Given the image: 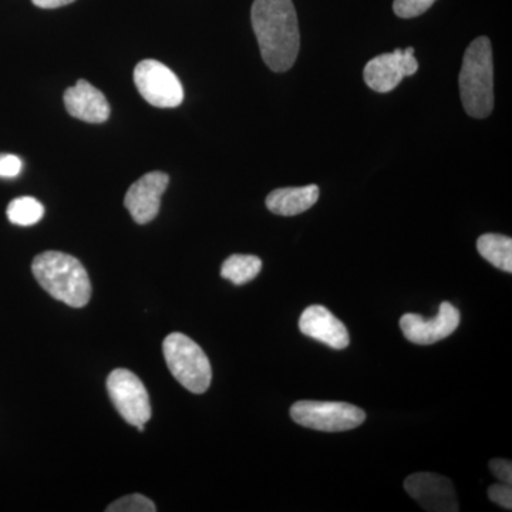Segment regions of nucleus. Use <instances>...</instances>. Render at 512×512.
<instances>
[{"label": "nucleus", "instance_id": "39448f33", "mask_svg": "<svg viewBox=\"0 0 512 512\" xmlns=\"http://www.w3.org/2000/svg\"><path fill=\"white\" fill-rule=\"evenodd\" d=\"M291 417L306 429L339 433L362 426L366 413L349 403L302 400L291 407Z\"/></svg>", "mask_w": 512, "mask_h": 512}, {"label": "nucleus", "instance_id": "f3484780", "mask_svg": "<svg viewBox=\"0 0 512 512\" xmlns=\"http://www.w3.org/2000/svg\"><path fill=\"white\" fill-rule=\"evenodd\" d=\"M9 221L20 227H30L42 220L45 208L36 198L20 197L10 202L8 211Z\"/></svg>", "mask_w": 512, "mask_h": 512}, {"label": "nucleus", "instance_id": "9d476101", "mask_svg": "<svg viewBox=\"0 0 512 512\" xmlns=\"http://www.w3.org/2000/svg\"><path fill=\"white\" fill-rule=\"evenodd\" d=\"M404 490L421 505L423 510L430 512L460 511L453 483L439 474H412L404 481Z\"/></svg>", "mask_w": 512, "mask_h": 512}, {"label": "nucleus", "instance_id": "f03ea898", "mask_svg": "<svg viewBox=\"0 0 512 512\" xmlns=\"http://www.w3.org/2000/svg\"><path fill=\"white\" fill-rule=\"evenodd\" d=\"M36 281L50 296L72 308H83L92 298L89 274L79 259L64 252L37 255L32 265Z\"/></svg>", "mask_w": 512, "mask_h": 512}, {"label": "nucleus", "instance_id": "412c9836", "mask_svg": "<svg viewBox=\"0 0 512 512\" xmlns=\"http://www.w3.org/2000/svg\"><path fill=\"white\" fill-rule=\"evenodd\" d=\"M23 170L22 160L15 154H0V178L18 177Z\"/></svg>", "mask_w": 512, "mask_h": 512}, {"label": "nucleus", "instance_id": "6ab92c4d", "mask_svg": "<svg viewBox=\"0 0 512 512\" xmlns=\"http://www.w3.org/2000/svg\"><path fill=\"white\" fill-rule=\"evenodd\" d=\"M436 0H394L393 10L399 18L412 19L423 15Z\"/></svg>", "mask_w": 512, "mask_h": 512}, {"label": "nucleus", "instance_id": "20e7f679", "mask_svg": "<svg viewBox=\"0 0 512 512\" xmlns=\"http://www.w3.org/2000/svg\"><path fill=\"white\" fill-rule=\"evenodd\" d=\"M163 352L171 375L181 386L195 394H202L210 389V359L194 340L183 333H171L164 340Z\"/></svg>", "mask_w": 512, "mask_h": 512}, {"label": "nucleus", "instance_id": "6e6552de", "mask_svg": "<svg viewBox=\"0 0 512 512\" xmlns=\"http://www.w3.org/2000/svg\"><path fill=\"white\" fill-rule=\"evenodd\" d=\"M419 70V62L414 57L413 47L396 49L384 53L366 64L365 82L373 92L389 93L396 89L404 77L413 76Z\"/></svg>", "mask_w": 512, "mask_h": 512}, {"label": "nucleus", "instance_id": "7ed1b4c3", "mask_svg": "<svg viewBox=\"0 0 512 512\" xmlns=\"http://www.w3.org/2000/svg\"><path fill=\"white\" fill-rule=\"evenodd\" d=\"M464 109L474 119L490 116L494 107L493 47L487 36L477 37L464 55L460 72Z\"/></svg>", "mask_w": 512, "mask_h": 512}, {"label": "nucleus", "instance_id": "f257e3e1", "mask_svg": "<svg viewBox=\"0 0 512 512\" xmlns=\"http://www.w3.org/2000/svg\"><path fill=\"white\" fill-rule=\"evenodd\" d=\"M251 20L266 66L272 72H288L301 47L298 16L292 0H254Z\"/></svg>", "mask_w": 512, "mask_h": 512}, {"label": "nucleus", "instance_id": "4be33fe9", "mask_svg": "<svg viewBox=\"0 0 512 512\" xmlns=\"http://www.w3.org/2000/svg\"><path fill=\"white\" fill-rule=\"evenodd\" d=\"M490 471L501 483L512 484V463L503 458H494L490 461Z\"/></svg>", "mask_w": 512, "mask_h": 512}, {"label": "nucleus", "instance_id": "dca6fc26", "mask_svg": "<svg viewBox=\"0 0 512 512\" xmlns=\"http://www.w3.org/2000/svg\"><path fill=\"white\" fill-rule=\"evenodd\" d=\"M262 269V261L255 255H231L222 264L221 276L234 285H245L254 281Z\"/></svg>", "mask_w": 512, "mask_h": 512}, {"label": "nucleus", "instance_id": "aec40b11", "mask_svg": "<svg viewBox=\"0 0 512 512\" xmlns=\"http://www.w3.org/2000/svg\"><path fill=\"white\" fill-rule=\"evenodd\" d=\"M488 497L493 503L500 505L505 510H512V488L511 484L498 483L488 488Z\"/></svg>", "mask_w": 512, "mask_h": 512}, {"label": "nucleus", "instance_id": "4468645a", "mask_svg": "<svg viewBox=\"0 0 512 512\" xmlns=\"http://www.w3.org/2000/svg\"><path fill=\"white\" fill-rule=\"evenodd\" d=\"M319 200L318 185L306 187L279 188L266 197V207L276 215L293 217L308 211Z\"/></svg>", "mask_w": 512, "mask_h": 512}, {"label": "nucleus", "instance_id": "5701e85b", "mask_svg": "<svg viewBox=\"0 0 512 512\" xmlns=\"http://www.w3.org/2000/svg\"><path fill=\"white\" fill-rule=\"evenodd\" d=\"M33 5L37 8L42 9H56L62 8V6L70 5L74 0H32Z\"/></svg>", "mask_w": 512, "mask_h": 512}, {"label": "nucleus", "instance_id": "2eb2a0df", "mask_svg": "<svg viewBox=\"0 0 512 512\" xmlns=\"http://www.w3.org/2000/svg\"><path fill=\"white\" fill-rule=\"evenodd\" d=\"M477 249L485 261L501 271L512 272V239L500 234H484L478 238Z\"/></svg>", "mask_w": 512, "mask_h": 512}, {"label": "nucleus", "instance_id": "9b49d317", "mask_svg": "<svg viewBox=\"0 0 512 512\" xmlns=\"http://www.w3.org/2000/svg\"><path fill=\"white\" fill-rule=\"evenodd\" d=\"M170 178L161 171L147 173L128 188L124 205L137 224H147L157 217L161 197L167 190Z\"/></svg>", "mask_w": 512, "mask_h": 512}, {"label": "nucleus", "instance_id": "1a4fd4ad", "mask_svg": "<svg viewBox=\"0 0 512 512\" xmlns=\"http://www.w3.org/2000/svg\"><path fill=\"white\" fill-rule=\"evenodd\" d=\"M460 311L450 302L441 303L436 318L424 319L416 313H406L400 319V328L407 340L416 345H434L456 332L460 325Z\"/></svg>", "mask_w": 512, "mask_h": 512}, {"label": "nucleus", "instance_id": "0eeeda50", "mask_svg": "<svg viewBox=\"0 0 512 512\" xmlns=\"http://www.w3.org/2000/svg\"><path fill=\"white\" fill-rule=\"evenodd\" d=\"M107 390L117 412L131 426H143L151 419L150 396L146 386L130 370H113L107 377Z\"/></svg>", "mask_w": 512, "mask_h": 512}, {"label": "nucleus", "instance_id": "f8f14e48", "mask_svg": "<svg viewBox=\"0 0 512 512\" xmlns=\"http://www.w3.org/2000/svg\"><path fill=\"white\" fill-rule=\"evenodd\" d=\"M299 329L303 335L319 340L329 348L342 350L348 348L349 332L325 306L313 305L306 308L299 319Z\"/></svg>", "mask_w": 512, "mask_h": 512}, {"label": "nucleus", "instance_id": "a211bd4d", "mask_svg": "<svg viewBox=\"0 0 512 512\" xmlns=\"http://www.w3.org/2000/svg\"><path fill=\"white\" fill-rule=\"evenodd\" d=\"M107 512H156L153 501L141 494L126 495L107 507Z\"/></svg>", "mask_w": 512, "mask_h": 512}, {"label": "nucleus", "instance_id": "423d86ee", "mask_svg": "<svg viewBox=\"0 0 512 512\" xmlns=\"http://www.w3.org/2000/svg\"><path fill=\"white\" fill-rule=\"evenodd\" d=\"M134 83L143 99L160 109H173L184 100V89L173 70L157 60H143L134 70Z\"/></svg>", "mask_w": 512, "mask_h": 512}, {"label": "nucleus", "instance_id": "ddd939ff", "mask_svg": "<svg viewBox=\"0 0 512 512\" xmlns=\"http://www.w3.org/2000/svg\"><path fill=\"white\" fill-rule=\"evenodd\" d=\"M64 106L74 119L86 123L100 124L109 120L110 106L106 96L86 80H79L76 86L64 92Z\"/></svg>", "mask_w": 512, "mask_h": 512}]
</instances>
